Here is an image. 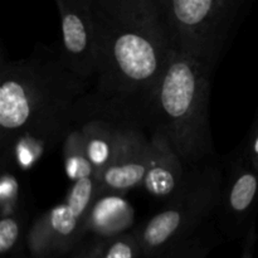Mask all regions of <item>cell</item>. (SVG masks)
Here are the masks:
<instances>
[{
    "label": "cell",
    "instance_id": "6da1fadb",
    "mask_svg": "<svg viewBox=\"0 0 258 258\" xmlns=\"http://www.w3.org/2000/svg\"><path fill=\"white\" fill-rule=\"evenodd\" d=\"M92 88L59 45L38 44L22 59L0 57V165L30 171L62 144L77 101Z\"/></svg>",
    "mask_w": 258,
    "mask_h": 258
},
{
    "label": "cell",
    "instance_id": "7a4b0ae2",
    "mask_svg": "<svg viewBox=\"0 0 258 258\" xmlns=\"http://www.w3.org/2000/svg\"><path fill=\"white\" fill-rule=\"evenodd\" d=\"M97 72L91 90L143 122L174 43L158 0H95Z\"/></svg>",
    "mask_w": 258,
    "mask_h": 258
},
{
    "label": "cell",
    "instance_id": "3957f363",
    "mask_svg": "<svg viewBox=\"0 0 258 258\" xmlns=\"http://www.w3.org/2000/svg\"><path fill=\"white\" fill-rule=\"evenodd\" d=\"M213 73L175 48L143 111L149 134L168 141L189 166L218 158L209 116Z\"/></svg>",
    "mask_w": 258,
    "mask_h": 258
},
{
    "label": "cell",
    "instance_id": "277c9868",
    "mask_svg": "<svg viewBox=\"0 0 258 258\" xmlns=\"http://www.w3.org/2000/svg\"><path fill=\"white\" fill-rule=\"evenodd\" d=\"M224 170L218 158L190 166L180 190L138 229L143 256L155 258L213 221Z\"/></svg>",
    "mask_w": 258,
    "mask_h": 258
},
{
    "label": "cell",
    "instance_id": "5b68a950",
    "mask_svg": "<svg viewBox=\"0 0 258 258\" xmlns=\"http://www.w3.org/2000/svg\"><path fill=\"white\" fill-rule=\"evenodd\" d=\"M174 47L216 71L249 0H158Z\"/></svg>",
    "mask_w": 258,
    "mask_h": 258
},
{
    "label": "cell",
    "instance_id": "8992f818",
    "mask_svg": "<svg viewBox=\"0 0 258 258\" xmlns=\"http://www.w3.org/2000/svg\"><path fill=\"white\" fill-rule=\"evenodd\" d=\"M97 196L96 176L71 183L64 199L40 214L27 232L34 258H57L75 251L86 237L87 213Z\"/></svg>",
    "mask_w": 258,
    "mask_h": 258
},
{
    "label": "cell",
    "instance_id": "52a82bcc",
    "mask_svg": "<svg viewBox=\"0 0 258 258\" xmlns=\"http://www.w3.org/2000/svg\"><path fill=\"white\" fill-rule=\"evenodd\" d=\"M258 211V169L237 149L227 159L216 218L229 238L247 233Z\"/></svg>",
    "mask_w": 258,
    "mask_h": 258
},
{
    "label": "cell",
    "instance_id": "ba28073f",
    "mask_svg": "<svg viewBox=\"0 0 258 258\" xmlns=\"http://www.w3.org/2000/svg\"><path fill=\"white\" fill-rule=\"evenodd\" d=\"M59 14V50L67 64L93 85L97 72L95 0H54Z\"/></svg>",
    "mask_w": 258,
    "mask_h": 258
},
{
    "label": "cell",
    "instance_id": "9c48e42d",
    "mask_svg": "<svg viewBox=\"0 0 258 258\" xmlns=\"http://www.w3.org/2000/svg\"><path fill=\"white\" fill-rule=\"evenodd\" d=\"M151 138L141 121L131 120L121 134L108 165L96 175L97 194H126L140 188L151 154Z\"/></svg>",
    "mask_w": 258,
    "mask_h": 258
},
{
    "label": "cell",
    "instance_id": "30bf717a",
    "mask_svg": "<svg viewBox=\"0 0 258 258\" xmlns=\"http://www.w3.org/2000/svg\"><path fill=\"white\" fill-rule=\"evenodd\" d=\"M151 138V154L140 188L150 198L165 203L184 185L190 166L171 149L168 141Z\"/></svg>",
    "mask_w": 258,
    "mask_h": 258
},
{
    "label": "cell",
    "instance_id": "8fae6325",
    "mask_svg": "<svg viewBox=\"0 0 258 258\" xmlns=\"http://www.w3.org/2000/svg\"><path fill=\"white\" fill-rule=\"evenodd\" d=\"M133 221L134 208L125 194H97L86 218V236L91 233L97 238H108L128 231Z\"/></svg>",
    "mask_w": 258,
    "mask_h": 258
},
{
    "label": "cell",
    "instance_id": "7c38bea8",
    "mask_svg": "<svg viewBox=\"0 0 258 258\" xmlns=\"http://www.w3.org/2000/svg\"><path fill=\"white\" fill-rule=\"evenodd\" d=\"M60 145L66 175L71 183L90 176H96L95 169L86 153L83 136L75 123L71 125Z\"/></svg>",
    "mask_w": 258,
    "mask_h": 258
},
{
    "label": "cell",
    "instance_id": "4fadbf2b",
    "mask_svg": "<svg viewBox=\"0 0 258 258\" xmlns=\"http://www.w3.org/2000/svg\"><path fill=\"white\" fill-rule=\"evenodd\" d=\"M0 214L10 216L23 209L30 208V193L20 178L18 169L10 165H0Z\"/></svg>",
    "mask_w": 258,
    "mask_h": 258
},
{
    "label": "cell",
    "instance_id": "5bb4252c",
    "mask_svg": "<svg viewBox=\"0 0 258 258\" xmlns=\"http://www.w3.org/2000/svg\"><path fill=\"white\" fill-rule=\"evenodd\" d=\"M219 243L213 221L204 224L193 236L188 237L155 258H207Z\"/></svg>",
    "mask_w": 258,
    "mask_h": 258
},
{
    "label": "cell",
    "instance_id": "9a60e30c",
    "mask_svg": "<svg viewBox=\"0 0 258 258\" xmlns=\"http://www.w3.org/2000/svg\"><path fill=\"white\" fill-rule=\"evenodd\" d=\"M141 256L143 249L136 228L101 241L98 258H141Z\"/></svg>",
    "mask_w": 258,
    "mask_h": 258
},
{
    "label": "cell",
    "instance_id": "2e32d148",
    "mask_svg": "<svg viewBox=\"0 0 258 258\" xmlns=\"http://www.w3.org/2000/svg\"><path fill=\"white\" fill-rule=\"evenodd\" d=\"M30 208L23 209L10 216L0 217V253L12 254L19 246L27 223L29 222Z\"/></svg>",
    "mask_w": 258,
    "mask_h": 258
},
{
    "label": "cell",
    "instance_id": "e0dca14e",
    "mask_svg": "<svg viewBox=\"0 0 258 258\" xmlns=\"http://www.w3.org/2000/svg\"><path fill=\"white\" fill-rule=\"evenodd\" d=\"M239 153L258 169V110L251 128L247 133L243 143L238 148Z\"/></svg>",
    "mask_w": 258,
    "mask_h": 258
},
{
    "label": "cell",
    "instance_id": "ac0fdd59",
    "mask_svg": "<svg viewBox=\"0 0 258 258\" xmlns=\"http://www.w3.org/2000/svg\"><path fill=\"white\" fill-rule=\"evenodd\" d=\"M103 238H97L92 237L85 243H81L77 248L75 249V254L72 258H98V252H100L101 241Z\"/></svg>",
    "mask_w": 258,
    "mask_h": 258
},
{
    "label": "cell",
    "instance_id": "d6986e66",
    "mask_svg": "<svg viewBox=\"0 0 258 258\" xmlns=\"http://www.w3.org/2000/svg\"><path fill=\"white\" fill-rule=\"evenodd\" d=\"M257 241V232H256V223L247 231V233L243 236V248L239 258H253L254 246Z\"/></svg>",
    "mask_w": 258,
    "mask_h": 258
}]
</instances>
